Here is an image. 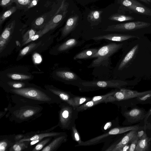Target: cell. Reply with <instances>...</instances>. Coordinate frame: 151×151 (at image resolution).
Masks as SVG:
<instances>
[{
	"instance_id": "6da1fadb",
	"label": "cell",
	"mask_w": 151,
	"mask_h": 151,
	"mask_svg": "<svg viewBox=\"0 0 151 151\" xmlns=\"http://www.w3.org/2000/svg\"><path fill=\"white\" fill-rule=\"evenodd\" d=\"M8 92L12 94V100L15 104H59L63 102L58 96L47 90L35 87L26 86L19 89L11 88Z\"/></svg>"
},
{
	"instance_id": "7a4b0ae2",
	"label": "cell",
	"mask_w": 151,
	"mask_h": 151,
	"mask_svg": "<svg viewBox=\"0 0 151 151\" xmlns=\"http://www.w3.org/2000/svg\"><path fill=\"white\" fill-rule=\"evenodd\" d=\"M8 107L6 117L18 123L30 122L38 118L42 115L43 109V107L39 105L16 104Z\"/></svg>"
},
{
	"instance_id": "3957f363",
	"label": "cell",
	"mask_w": 151,
	"mask_h": 151,
	"mask_svg": "<svg viewBox=\"0 0 151 151\" xmlns=\"http://www.w3.org/2000/svg\"><path fill=\"white\" fill-rule=\"evenodd\" d=\"M106 31L122 32L127 34L142 37L145 34L151 33V23L142 21H134L109 26Z\"/></svg>"
},
{
	"instance_id": "277c9868",
	"label": "cell",
	"mask_w": 151,
	"mask_h": 151,
	"mask_svg": "<svg viewBox=\"0 0 151 151\" xmlns=\"http://www.w3.org/2000/svg\"><path fill=\"white\" fill-rule=\"evenodd\" d=\"M141 123L135 125L126 127L117 126L112 128L106 133H105L101 135L95 137L86 141H82L80 144L76 145L75 146H85L94 145L105 141V139H107V138L109 136L122 134L131 130H138L141 129H149L148 125L145 126L144 124H141Z\"/></svg>"
},
{
	"instance_id": "5b68a950",
	"label": "cell",
	"mask_w": 151,
	"mask_h": 151,
	"mask_svg": "<svg viewBox=\"0 0 151 151\" xmlns=\"http://www.w3.org/2000/svg\"><path fill=\"white\" fill-rule=\"evenodd\" d=\"M59 122L60 127L64 130H71L76 124L75 121L78 117L79 112L66 102H62L59 104Z\"/></svg>"
},
{
	"instance_id": "8992f818",
	"label": "cell",
	"mask_w": 151,
	"mask_h": 151,
	"mask_svg": "<svg viewBox=\"0 0 151 151\" xmlns=\"http://www.w3.org/2000/svg\"><path fill=\"white\" fill-rule=\"evenodd\" d=\"M127 81L120 80L109 81H85L80 83L81 91L82 92H88L108 88H115L120 89L122 86L130 85Z\"/></svg>"
},
{
	"instance_id": "52a82bcc",
	"label": "cell",
	"mask_w": 151,
	"mask_h": 151,
	"mask_svg": "<svg viewBox=\"0 0 151 151\" xmlns=\"http://www.w3.org/2000/svg\"><path fill=\"white\" fill-rule=\"evenodd\" d=\"M124 45V43H111L101 47L91 57L96 58L92 62L91 67H98L104 64L111 56L122 47Z\"/></svg>"
},
{
	"instance_id": "ba28073f",
	"label": "cell",
	"mask_w": 151,
	"mask_h": 151,
	"mask_svg": "<svg viewBox=\"0 0 151 151\" xmlns=\"http://www.w3.org/2000/svg\"><path fill=\"white\" fill-rule=\"evenodd\" d=\"M128 108H122V114L125 118L123 123L124 125H132L138 123L143 122L147 111L143 108L137 105Z\"/></svg>"
},
{
	"instance_id": "9c48e42d",
	"label": "cell",
	"mask_w": 151,
	"mask_h": 151,
	"mask_svg": "<svg viewBox=\"0 0 151 151\" xmlns=\"http://www.w3.org/2000/svg\"><path fill=\"white\" fill-rule=\"evenodd\" d=\"M124 11L130 14L151 17V9L139 2L137 0H121Z\"/></svg>"
},
{
	"instance_id": "30bf717a",
	"label": "cell",
	"mask_w": 151,
	"mask_h": 151,
	"mask_svg": "<svg viewBox=\"0 0 151 151\" xmlns=\"http://www.w3.org/2000/svg\"><path fill=\"white\" fill-rule=\"evenodd\" d=\"M137 130H131L127 132L116 142L107 148L106 151H120L125 145L130 144L137 136Z\"/></svg>"
},
{
	"instance_id": "8fae6325",
	"label": "cell",
	"mask_w": 151,
	"mask_h": 151,
	"mask_svg": "<svg viewBox=\"0 0 151 151\" xmlns=\"http://www.w3.org/2000/svg\"><path fill=\"white\" fill-rule=\"evenodd\" d=\"M66 134V133L65 132H54L38 133L35 134L30 138L23 139L19 142L30 141L28 150H31L30 149H32V146H34L35 145H36L42 139L46 137H55Z\"/></svg>"
},
{
	"instance_id": "7c38bea8",
	"label": "cell",
	"mask_w": 151,
	"mask_h": 151,
	"mask_svg": "<svg viewBox=\"0 0 151 151\" xmlns=\"http://www.w3.org/2000/svg\"><path fill=\"white\" fill-rule=\"evenodd\" d=\"M140 37H141L136 35L126 34L114 33L95 37L92 38V39L95 40L105 39L113 41L123 42L130 39L139 38Z\"/></svg>"
},
{
	"instance_id": "4fadbf2b",
	"label": "cell",
	"mask_w": 151,
	"mask_h": 151,
	"mask_svg": "<svg viewBox=\"0 0 151 151\" xmlns=\"http://www.w3.org/2000/svg\"><path fill=\"white\" fill-rule=\"evenodd\" d=\"M16 24L15 20L9 23L4 29L0 37V52L6 47L14 31Z\"/></svg>"
},
{
	"instance_id": "5bb4252c",
	"label": "cell",
	"mask_w": 151,
	"mask_h": 151,
	"mask_svg": "<svg viewBox=\"0 0 151 151\" xmlns=\"http://www.w3.org/2000/svg\"><path fill=\"white\" fill-rule=\"evenodd\" d=\"M45 88L46 90L58 96L62 101L66 102L72 106V98L74 95L70 92L64 91L52 86H46Z\"/></svg>"
},
{
	"instance_id": "9a60e30c",
	"label": "cell",
	"mask_w": 151,
	"mask_h": 151,
	"mask_svg": "<svg viewBox=\"0 0 151 151\" xmlns=\"http://www.w3.org/2000/svg\"><path fill=\"white\" fill-rule=\"evenodd\" d=\"M67 134L54 137L49 144L41 150V151H55L63 143L67 140Z\"/></svg>"
},
{
	"instance_id": "2e32d148",
	"label": "cell",
	"mask_w": 151,
	"mask_h": 151,
	"mask_svg": "<svg viewBox=\"0 0 151 151\" xmlns=\"http://www.w3.org/2000/svg\"><path fill=\"white\" fill-rule=\"evenodd\" d=\"M64 5L63 1L54 16L46 24L44 27L47 28L50 30L55 28L58 25L63 19L65 14L64 12L61 14V11L64 7Z\"/></svg>"
},
{
	"instance_id": "e0dca14e",
	"label": "cell",
	"mask_w": 151,
	"mask_h": 151,
	"mask_svg": "<svg viewBox=\"0 0 151 151\" xmlns=\"http://www.w3.org/2000/svg\"><path fill=\"white\" fill-rule=\"evenodd\" d=\"M15 134L1 136L0 151H9V148L16 142Z\"/></svg>"
},
{
	"instance_id": "ac0fdd59",
	"label": "cell",
	"mask_w": 151,
	"mask_h": 151,
	"mask_svg": "<svg viewBox=\"0 0 151 151\" xmlns=\"http://www.w3.org/2000/svg\"><path fill=\"white\" fill-rule=\"evenodd\" d=\"M78 17L77 15L70 17L62 30V35L65 37L74 28L77 23Z\"/></svg>"
},
{
	"instance_id": "d6986e66",
	"label": "cell",
	"mask_w": 151,
	"mask_h": 151,
	"mask_svg": "<svg viewBox=\"0 0 151 151\" xmlns=\"http://www.w3.org/2000/svg\"><path fill=\"white\" fill-rule=\"evenodd\" d=\"M151 137L139 139L134 151H149L151 150Z\"/></svg>"
},
{
	"instance_id": "ffe728a7",
	"label": "cell",
	"mask_w": 151,
	"mask_h": 151,
	"mask_svg": "<svg viewBox=\"0 0 151 151\" xmlns=\"http://www.w3.org/2000/svg\"><path fill=\"white\" fill-rule=\"evenodd\" d=\"M109 19L119 22L139 21L140 20L135 17L134 16L126 15L123 14H114L110 17Z\"/></svg>"
},
{
	"instance_id": "44dd1931",
	"label": "cell",
	"mask_w": 151,
	"mask_h": 151,
	"mask_svg": "<svg viewBox=\"0 0 151 151\" xmlns=\"http://www.w3.org/2000/svg\"><path fill=\"white\" fill-rule=\"evenodd\" d=\"M56 75L65 80L74 81L77 80V76L73 72L65 70H59L56 72Z\"/></svg>"
},
{
	"instance_id": "7402d4cb",
	"label": "cell",
	"mask_w": 151,
	"mask_h": 151,
	"mask_svg": "<svg viewBox=\"0 0 151 151\" xmlns=\"http://www.w3.org/2000/svg\"><path fill=\"white\" fill-rule=\"evenodd\" d=\"M92 98L85 96L74 95L72 98V106L75 109L84 103L91 100Z\"/></svg>"
},
{
	"instance_id": "603a6c76",
	"label": "cell",
	"mask_w": 151,
	"mask_h": 151,
	"mask_svg": "<svg viewBox=\"0 0 151 151\" xmlns=\"http://www.w3.org/2000/svg\"><path fill=\"white\" fill-rule=\"evenodd\" d=\"M30 141L16 142L9 149V151H28Z\"/></svg>"
},
{
	"instance_id": "cb8c5ba5",
	"label": "cell",
	"mask_w": 151,
	"mask_h": 151,
	"mask_svg": "<svg viewBox=\"0 0 151 151\" xmlns=\"http://www.w3.org/2000/svg\"><path fill=\"white\" fill-rule=\"evenodd\" d=\"M98 49L93 48L84 50L76 55L73 58L74 59H86L91 58L98 51Z\"/></svg>"
},
{
	"instance_id": "d4e9b609",
	"label": "cell",
	"mask_w": 151,
	"mask_h": 151,
	"mask_svg": "<svg viewBox=\"0 0 151 151\" xmlns=\"http://www.w3.org/2000/svg\"><path fill=\"white\" fill-rule=\"evenodd\" d=\"M41 42L38 43L35 42L31 43L20 50L19 55V56L22 57L27 54L35 49L41 44Z\"/></svg>"
},
{
	"instance_id": "484cf974",
	"label": "cell",
	"mask_w": 151,
	"mask_h": 151,
	"mask_svg": "<svg viewBox=\"0 0 151 151\" xmlns=\"http://www.w3.org/2000/svg\"><path fill=\"white\" fill-rule=\"evenodd\" d=\"M77 43V42L75 39H70L60 45L58 48V50L60 51L66 50L75 45Z\"/></svg>"
},
{
	"instance_id": "4316f807",
	"label": "cell",
	"mask_w": 151,
	"mask_h": 151,
	"mask_svg": "<svg viewBox=\"0 0 151 151\" xmlns=\"http://www.w3.org/2000/svg\"><path fill=\"white\" fill-rule=\"evenodd\" d=\"M17 6H13L4 12L0 16V26L1 27L5 20L17 10Z\"/></svg>"
},
{
	"instance_id": "83f0119b",
	"label": "cell",
	"mask_w": 151,
	"mask_h": 151,
	"mask_svg": "<svg viewBox=\"0 0 151 151\" xmlns=\"http://www.w3.org/2000/svg\"><path fill=\"white\" fill-rule=\"evenodd\" d=\"M52 138V137H49L43 139L35 146L32 151H41L46 145L51 141Z\"/></svg>"
},
{
	"instance_id": "f1b7e54d",
	"label": "cell",
	"mask_w": 151,
	"mask_h": 151,
	"mask_svg": "<svg viewBox=\"0 0 151 151\" xmlns=\"http://www.w3.org/2000/svg\"><path fill=\"white\" fill-rule=\"evenodd\" d=\"M100 103L99 101H94L91 99L79 106L76 109L79 112L83 111Z\"/></svg>"
},
{
	"instance_id": "f546056e",
	"label": "cell",
	"mask_w": 151,
	"mask_h": 151,
	"mask_svg": "<svg viewBox=\"0 0 151 151\" xmlns=\"http://www.w3.org/2000/svg\"><path fill=\"white\" fill-rule=\"evenodd\" d=\"M7 76L9 78L17 80H29L31 78V76L19 73H9L7 74Z\"/></svg>"
},
{
	"instance_id": "4dcf8cb0",
	"label": "cell",
	"mask_w": 151,
	"mask_h": 151,
	"mask_svg": "<svg viewBox=\"0 0 151 151\" xmlns=\"http://www.w3.org/2000/svg\"><path fill=\"white\" fill-rule=\"evenodd\" d=\"M50 30L44 27L42 30H40L38 32H37L30 39L22 44V46L24 45L31 41L36 40Z\"/></svg>"
},
{
	"instance_id": "1f68e13d",
	"label": "cell",
	"mask_w": 151,
	"mask_h": 151,
	"mask_svg": "<svg viewBox=\"0 0 151 151\" xmlns=\"http://www.w3.org/2000/svg\"><path fill=\"white\" fill-rule=\"evenodd\" d=\"M116 90L112 91L106 94L101 96H95L92 98L91 100L94 101H98L100 103L105 102V100L109 96L113 95Z\"/></svg>"
},
{
	"instance_id": "d6a6232c",
	"label": "cell",
	"mask_w": 151,
	"mask_h": 151,
	"mask_svg": "<svg viewBox=\"0 0 151 151\" xmlns=\"http://www.w3.org/2000/svg\"><path fill=\"white\" fill-rule=\"evenodd\" d=\"M71 130V136L72 139L78 142V144L76 145L80 144L81 143L82 141L81 140L79 133L76 129V124L72 127Z\"/></svg>"
},
{
	"instance_id": "836d02e7",
	"label": "cell",
	"mask_w": 151,
	"mask_h": 151,
	"mask_svg": "<svg viewBox=\"0 0 151 151\" xmlns=\"http://www.w3.org/2000/svg\"><path fill=\"white\" fill-rule=\"evenodd\" d=\"M37 32L36 31L33 29H31L28 30L23 36L22 44L30 39Z\"/></svg>"
},
{
	"instance_id": "e575fe53",
	"label": "cell",
	"mask_w": 151,
	"mask_h": 151,
	"mask_svg": "<svg viewBox=\"0 0 151 151\" xmlns=\"http://www.w3.org/2000/svg\"><path fill=\"white\" fill-rule=\"evenodd\" d=\"M7 84L10 88L19 89L27 86L26 84L22 82L9 81L7 82Z\"/></svg>"
},
{
	"instance_id": "d590c367",
	"label": "cell",
	"mask_w": 151,
	"mask_h": 151,
	"mask_svg": "<svg viewBox=\"0 0 151 151\" xmlns=\"http://www.w3.org/2000/svg\"><path fill=\"white\" fill-rule=\"evenodd\" d=\"M45 21V18L43 16L39 17L37 18L35 21L34 26L36 27H38L42 26Z\"/></svg>"
},
{
	"instance_id": "8d00e7d4",
	"label": "cell",
	"mask_w": 151,
	"mask_h": 151,
	"mask_svg": "<svg viewBox=\"0 0 151 151\" xmlns=\"http://www.w3.org/2000/svg\"><path fill=\"white\" fill-rule=\"evenodd\" d=\"M15 2V0H0V6L6 7L11 5L12 4Z\"/></svg>"
},
{
	"instance_id": "74e56055",
	"label": "cell",
	"mask_w": 151,
	"mask_h": 151,
	"mask_svg": "<svg viewBox=\"0 0 151 151\" xmlns=\"http://www.w3.org/2000/svg\"><path fill=\"white\" fill-rule=\"evenodd\" d=\"M146 129H141L137 131V136L139 139H143L147 136Z\"/></svg>"
},
{
	"instance_id": "f35d334b",
	"label": "cell",
	"mask_w": 151,
	"mask_h": 151,
	"mask_svg": "<svg viewBox=\"0 0 151 151\" xmlns=\"http://www.w3.org/2000/svg\"><path fill=\"white\" fill-rule=\"evenodd\" d=\"M138 139V138L137 137L131 142L128 151H134Z\"/></svg>"
},
{
	"instance_id": "ab89813d",
	"label": "cell",
	"mask_w": 151,
	"mask_h": 151,
	"mask_svg": "<svg viewBox=\"0 0 151 151\" xmlns=\"http://www.w3.org/2000/svg\"><path fill=\"white\" fill-rule=\"evenodd\" d=\"M33 60L35 64H39L42 62V59L41 55L39 54L35 53L32 56Z\"/></svg>"
},
{
	"instance_id": "60d3db41",
	"label": "cell",
	"mask_w": 151,
	"mask_h": 151,
	"mask_svg": "<svg viewBox=\"0 0 151 151\" xmlns=\"http://www.w3.org/2000/svg\"><path fill=\"white\" fill-rule=\"evenodd\" d=\"M114 120H113L112 121L108 122L103 126L102 130L103 132H105L111 128L113 125L114 123Z\"/></svg>"
},
{
	"instance_id": "b9f144b4",
	"label": "cell",
	"mask_w": 151,
	"mask_h": 151,
	"mask_svg": "<svg viewBox=\"0 0 151 151\" xmlns=\"http://www.w3.org/2000/svg\"><path fill=\"white\" fill-rule=\"evenodd\" d=\"M26 137V134H15L14 138L16 142H18L21 139Z\"/></svg>"
},
{
	"instance_id": "7bdbcfd3",
	"label": "cell",
	"mask_w": 151,
	"mask_h": 151,
	"mask_svg": "<svg viewBox=\"0 0 151 151\" xmlns=\"http://www.w3.org/2000/svg\"><path fill=\"white\" fill-rule=\"evenodd\" d=\"M91 19L94 20L98 19L100 17V13L97 11H94L91 14Z\"/></svg>"
},
{
	"instance_id": "ee69618b",
	"label": "cell",
	"mask_w": 151,
	"mask_h": 151,
	"mask_svg": "<svg viewBox=\"0 0 151 151\" xmlns=\"http://www.w3.org/2000/svg\"><path fill=\"white\" fill-rule=\"evenodd\" d=\"M151 115V107L148 110V111H147V113L145 116V118L144 119L143 122L144 123V125L145 126H146L149 124L147 123V120L150 117V116Z\"/></svg>"
},
{
	"instance_id": "f6af8a7d",
	"label": "cell",
	"mask_w": 151,
	"mask_h": 151,
	"mask_svg": "<svg viewBox=\"0 0 151 151\" xmlns=\"http://www.w3.org/2000/svg\"><path fill=\"white\" fill-rule=\"evenodd\" d=\"M39 0H32L29 4L26 7L27 9H29L36 6Z\"/></svg>"
},
{
	"instance_id": "bcb514c9",
	"label": "cell",
	"mask_w": 151,
	"mask_h": 151,
	"mask_svg": "<svg viewBox=\"0 0 151 151\" xmlns=\"http://www.w3.org/2000/svg\"><path fill=\"white\" fill-rule=\"evenodd\" d=\"M58 126H59V125H58V124L57 125L52 127L50 129H49L47 130H45L41 131H40V133L48 132H51V131H52L53 129H55V128H56L57 127H58Z\"/></svg>"
},
{
	"instance_id": "7dc6e473",
	"label": "cell",
	"mask_w": 151,
	"mask_h": 151,
	"mask_svg": "<svg viewBox=\"0 0 151 151\" xmlns=\"http://www.w3.org/2000/svg\"><path fill=\"white\" fill-rule=\"evenodd\" d=\"M130 144H128L124 146L121 149L120 151H128Z\"/></svg>"
},
{
	"instance_id": "c3c4849f",
	"label": "cell",
	"mask_w": 151,
	"mask_h": 151,
	"mask_svg": "<svg viewBox=\"0 0 151 151\" xmlns=\"http://www.w3.org/2000/svg\"><path fill=\"white\" fill-rule=\"evenodd\" d=\"M138 0L139 1H140L145 4H147V5H150L151 4L150 3H149L146 0Z\"/></svg>"
},
{
	"instance_id": "681fc988",
	"label": "cell",
	"mask_w": 151,
	"mask_h": 151,
	"mask_svg": "<svg viewBox=\"0 0 151 151\" xmlns=\"http://www.w3.org/2000/svg\"><path fill=\"white\" fill-rule=\"evenodd\" d=\"M150 4L151 3V0H146Z\"/></svg>"
},
{
	"instance_id": "f907efd6",
	"label": "cell",
	"mask_w": 151,
	"mask_h": 151,
	"mask_svg": "<svg viewBox=\"0 0 151 151\" xmlns=\"http://www.w3.org/2000/svg\"></svg>"
}]
</instances>
